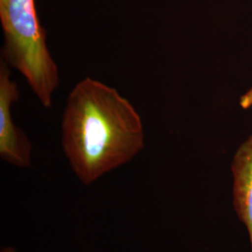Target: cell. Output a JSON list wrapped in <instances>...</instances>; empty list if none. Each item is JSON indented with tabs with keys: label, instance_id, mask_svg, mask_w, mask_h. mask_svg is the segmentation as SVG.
<instances>
[{
	"label": "cell",
	"instance_id": "obj_2",
	"mask_svg": "<svg viewBox=\"0 0 252 252\" xmlns=\"http://www.w3.org/2000/svg\"><path fill=\"white\" fill-rule=\"evenodd\" d=\"M0 23L4 62L25 77L44 108H52L59 70L47 46L36 0H0Z\"/></svg>",
	"mask_w": 252,
	"mask_h": 252
},
{
	"label": "cell",
	"instance_id": "obj_4",
	"mask_svg": "<svg viewBox=\"0 0 252 252\" xmlns=\"http://www.w3.org/2000/svg\"><path fill=\"white\" fill-rule=\"evenodd\" d=\"M232 172L234 210L248 230L252 252V135L234 154Z\"/></svg>",
	"mask_w": 252,
	"mask_h": 252
},
{
	"label": "cell",
	"instance_id": "obj_1",
	"mask_svg": "<svg viewBox=\"0 0 252 252\" xmlns=\"http://www.w3.org/2000/svg\"><path fill=\"white\" fill-rule=\"evenodd\" d=\"M62 148L82 184L132 161L145 147L144 127L134 106L116 89L85 78L66 100Z\"/></svg>",
	"mask_w": 252,
	"mask_h": 252
},
{
	"label": "cell",
	"instance_id": "obj_6",
	"mask_svg": "<svg viewBox=\"0 0 252 252\" xmlns=\"http://www.w3.org/2000/svg\"><path fill=\"white\" fill-rule=\"evenodd\" d=\"M0 252H17V251L14 248H12V247L7 246V247H4Z\"/></svg>",
	"mask_w": 252,
	"mask_h": 252
},
{
	"label": "cell",
	"instance_id": "obj_5",
	"mask_svg": "<svg viewBox=\"0 0 252 252\" xmlns=\"http://www.w3.org/2000/svg\"><path fill=\"white\" fill-rule=\"evenodd\" d=\"M240 106L244 109L250 108L252 106V88L248 91L240 98Z\"/></svg>",
	"mask_w": 252,
	"mask_h": 252
},
{
	"label": "cell",
	"instance_id": "obj_3",
	"mask_svg": "<svg viewBox=\"0 0 252 252\" xmlns=\"http://www.w3.org/2000/svg\"><path fill=\"white\" fill-rule=\"evenodd\" d=\"M20 98L17 83L10 77L9 66L0 64V157L20 168H27L32 162L33 147L27 135L15 126L11 108Z\"/></svg>",
	"mask_w": 252,
	"mask_h": 252
}]
</instances>
